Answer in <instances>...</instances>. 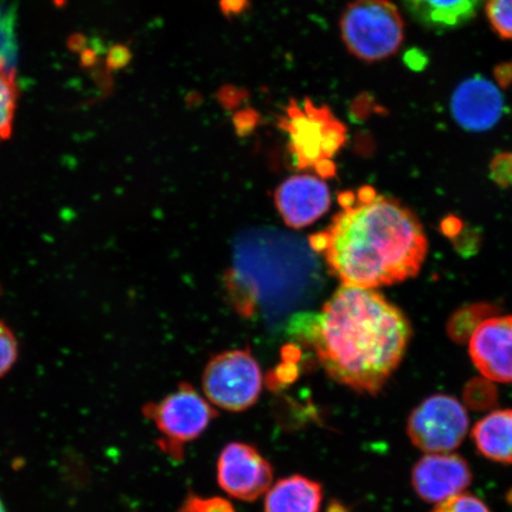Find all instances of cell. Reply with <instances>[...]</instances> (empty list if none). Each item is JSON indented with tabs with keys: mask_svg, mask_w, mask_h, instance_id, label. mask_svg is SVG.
<instances>
[{
	"mask_svg": "<svg viewBox=\"0 0 512 512\" xmlns=\"http://www.w3.org/2000/svg\"><path fill=\"white\" fill-rule=\"evenodd\" d=\"M343 210L311 240L344 286L370 288L402 283L424 265L428 242L418 216L370 188L341 197Z\"/></svg>",
	"mask_w": 512,
	"mask_h": 512,
	"instance_id": "1",
	"label": "cell"
},
{
	"mask_svg": "<svg viewBox=\"0 0 512 512\" xmlns=\"http://www.w3.org/2000/svg\"><path fill=\"white\" fill-rule=\"evenodd\" d=\"M313 349L331 380L375 395L399 368L412 336L411 323L381 293L342 286L310 325Z\"/></svg>",
	"mask_w": 512,
	"mask_h": 512,
	"instance_id": "2",
	"label": "cell"
},
{
	"mask_svg": "<svg viewBox=\"0 0 512 512\" xmlns=\"http://www.w3.org/2000/svg\"><path fill=\"white\" fill-rule=\"evenodd\" d=\"M228 288L245 315L283 319L318 296L322 277L313 248L277 229L240 235L233 253Z\"/></svg>",
	"mask_w": 512,
	"mask_h": 512,
	"instance_id": "3",
	"label": "cell"
},
{
	"mask_svg": "<svg viewBox=\"0 0 512 512\" xmlns=\"http://www.w3.org/2000/svg\"><path fill=\"white\" fill-rule=\"evenodd\" d=\"M339 27L349 53L366 62L393 56L405 38V23L390 0H354L345 8Z\"/></svg>",
	"mask_w": 512,
	"mask_h": 512,
	"instance_id": "4",
	"label": "cell"
},
{
	"mask_svg": "<svg viewBox=\"0 0 512 512\" xmlns=\"http://www.w3.org/2000/svg\"><path fill=\"white\" fill-rule=\"evenodd\" d=\"M146 419L155 424L160 438L157 445L176 462H182L185 446L201 437L217 412L206 396L189 383H181L174 392L143 408Z\"/></svg>",
	"mask_w": 512,
	"mask_h": 512,
	"instance_id": "5",
	"label": "cell"
},
{
	"mask_svg": "<svg viewBox=\"0 0 512 512\" xmlns=\"http://www.w3.org/2000/svg\"><path fill=\"white\" fill-rule=\"evenodd\" d=\"M204 396L214 407L241 413L253 407L262 390V374L252 352L230 350L211 358L202 376Z\"/></svg>",
	"mask_w": 512,
	"mask_h": 512,
	"instance_id": "6",
	"label": "cell"
},
{
	"mask_svg": "<svg viewBox=\"0 0 512 512\" xmlns=\"http://www.w3.org/2000/svg\"><path fill=\"white\" fill-rule=\"evenodd\" d=\"M279 126L290 133L291 149L300 165L320 164L338 152L347 140V128L328 106L305 99L304 107L291 100Z\"/></svg>",
	"mask_w": 512,
	"mask_h": 512,
	"instance_id": "7",
	"label": "cell"
},
{
	"mask_svg": "<svg viewBox=\"0 0 512 512\" xmlns=\"http://www.w3.org/2000/svg\"><path fill=\"white\" fill-rule=\"evenodd\" d=\"M465 407L450 395L430 396L409 415L407 433L412 444L427 454L450 453L469 432Z\"/></svg>",
	"mask_w": 512,
	"mask_h": 512,
	"instance_id": "8",
	"label": "cell"
},
{
	"mask_svg": "<svg viewBox=\"0 0 512 512\" xmlns=\"http://www.w3.org/2000/svg\"><path fill=\"white\" fill-rule=\"evenodd\" d=\"M273 467L252 445L230 443L217 460V482L230 497L254 502L273 485Z\"/></svg>",
	"mask_w": 512,
	"mask_h": 512,
	"instance_id": "9",
	"label": "cell"
},
{
	"mask_svg": "<svg viewBox=\"0 0 512 512\" xmlns=\"http://www.w3.org/2000/svg\"><path fill=\"white\" fill-rule=\"evenodd\" d=\"M472 482L469 463L458 454L433 453L412 470V485L422 501L438 504L463 494Z\"/></svg>",
	"mask_w": 512,
	"mask_h": 512,
	"instance_id": "10",
	"label": "cell"
},
{
	"mask_svg": "<svg viewBox=\"0 0 512 512\" xmlns=\"http://www.w3.org/2000/svg\"><path fill=\"white\" fill-rule=\"evenodd\" d=\"M470 356L486 379L512 383V316L484 320L470 338Z\"/></svg>",
	"mask_w": 512,
	"mask_h": 512,
	"instance_id": "11",
	"label": "cell"
},
{
	"mask_svg": "<svg viewBox=\"0 0 512 512\" xmlns=\"http://www.w3.org/2000/svg\"><path fill=\"white\" fill-rule=\"evenodd\" d=\"M275 206L288 227L310 226L329 210L331 196L328 185L311 175L286 179L275 191Z\"/></svg>",
	"mask_w": 512,
	"mask_h": 512,
	"instance_id": "12",
	"label": "cell"
},
{
	"mask_svg": "<svg viewBox=\"0 0 512 512\" xmlns=\"http://www.w3.org/2000/svg\"><path fill=\"white\" fill-rule=\"evenodd\" d=\"M457 123L471 132L488 131L501 120L504 100L498 88L482 76L467 79L459 85L451 100Z\"/></svg>",
	"mask_w": 512,
	"mask_h": 512,
	"instance_id": "13",
	"label": "cell"
},
{
	"mask_svg": "<svg viewBox=\"0 0 512 512\" xmlns=\"http://www.w3.org/2000/svg\"><path fill=\"white\" fill-rule=\"evenodd\" d=\"M324 499L316 480L294 475L274 483L267 491L264 512H320Z\"/></svg>",
	"mask_w": 512,
	"mask_h": 512,
	"instance_id": "14",
	"label": "cell"
},
{
	"mask_svg": "<svg viewBox=\"0 0 512 512\" xmlns=\"http://www.w3.org/2000/svg\"><path fill=\"white\" fill-rule=\"evenodd\" d=\"M483 0H402L416 22L433 30L460 27L475 17Z\"/></svg>",
	"mask_w": 512,
	"mask_h": 512,
	"instance_id": "15",
	"label": "cell"
},
{
	"mask_svg": "<svg viewBox=\"0 0 512 512\" xmlns=\"http://www.w3.org/2000/svg\"><path fill=\"white\" fill-rule=\"evenodd\" d=\"M472 438L482 456L501 464H512V409H499L479 420Z\"/></svg>",
	"mask_w": 512,
	"mask_h": 512,
	"instance_id": "16",
	"label": "cell"
},
{
	"mask_svg": "<svg viewBox=\"0 0 512 512\" xmlns=\"http://www.w3.org/2000/svg\"><path fill=\"white\" fill-rule=\"evenodd\" d=\"M18 101L15 70L0 57V143L8 140L14 127Z\"/></svg>",
	"mask_w": 512,
	"mask_h": 512,
	"instance_id": "17",
	"label": "cell"
},
{
	"mask_svg": "<svg viewBox=\"0 0 512 512\" xmlns=\"http://www.w3.org/2000/svg\"><path fill=\"white\" fill-rule=\"evenodd\" d=\"M492 311H494V307L489 305L466 307L457 312L450 320L447 326L448 334L458 342L466 341L467 338H471L473 332L484 320L490 318Z\"/></svg>",
	"mask_w": 512,
	"mask_h": 512,
	"instance_id": "18",
	"label": "cell"
},
{
	"mask_svg": "<svg viewBox=\"0 0 512 512\" xmlns=\"http://www.w3.org/2000/svg\"><path fill=\"white\" fill-rule=\"evenodd\" d=\"M486 16L499 37L512 40V0H488Z\"/></svg>",
	"mask_w": 512,
	"mask_h": 512,
	"instance_id": "19",
	"label": "cell"
},
{
	"mask_svg": "<svg viewBox=\"0 0 512 512\" xmlns=\"http://www.w3.org/2000/svg\"><path fill=\"white\" fill-rule=\"evenodd\" d=\"M18 352V341L14 331L0 320V379L14 368Z\"/></svg>",
	"mask_w": 512,
	"mask_h": 512,
	"instance_id": "20",
	"label": "cell"
},
{
	"mask_svg": "<svg viewBox=\"0 0 512 512\" xmlns=\"http://www.w3.org/2000/svg\"><path fill=\"white\" fill-rule=\"evenodd\" d=\"M177 512H236L233 504L221 497L204 498L189 494Z\"/></svg>",
	"mask_w": 512,
	"mask_h": 512,
	"instance_id": "21",
	"label": "cell"
},
{
	"mask_svg": "<svg viewBox=\"0 0 512 512\" xmlns=\"http://www.w3.org/2000/svg\"><path fill=\"white\" fill-rule=\"evenodd\" d=\"M432 512H490V510L482 499L463 492L438 503Z\"/></svg>",
	"mask_w": 512,
	"mask_h": 512,
	"instance_id": "22",
	"label": "cell"
},
{
	"mask_svg": "<svg viewBox=\"0 0 512 512\" xmlns=\"http://www.w3.org/2000/svg\"><path fill=\"white\" fill-rule=\"evenodd\" d=\"M11 12L0 4V57L10 62V56L15 53L14 28H12Z\"/></svg>",
	"mask_w": 512,
	"mask_h": 512,
	"instance_id": "23",
	"label": "cell"
},
{
	"mask_svg": "<svg viewBox=\"0 0 512 512\" xmlns=\"http://www.w3.org/2000/svg\"><path fill=\"white\" fill-rule=\"evenodd\" d=\"M248 98L246 89L236 86H223L217 92V100L219 104L226 110H235L245 102Z\"/></svg>",
	"mask_w": 512,
	"mask_h": 512,
	"instance_id": "24",
	"label": "cell"
},
{
	"mask_svg": "<svg viewBox=\"0 0 512 512\" xmlns=\"http://www.w3.org/2000/svg\"><path fill=\"white\" fill-rule=\"evenodd\" d=\"M491 172L499 184H512V153L498 155L491 164Z\"/></svg>",
	"mask_w": 512,
	"mask_h": 512,
	"instance_id": "25",
	"label": "cell"
},
{
	"mask_svg": "<svg viewBox=\"0 0 512 512\" xmlns=\"http://www.w3.org/2000/svg\"><path fill=\"white\" fill-rule=\"evenodd\" d=\"M260 115L254 110V108L248 107L235 113L233 121L236 127V131L239 134H247L255 128L259 123Z\"/></svg>",
	"mask_w": 512,
	"mask_h": 512,
	"instance_id": "26",
	"label": "cell"
},
{
	"mask_svg": "<svg viewBox=\"0 0 512 512\" xmlns=\"http://www.w3.org/2000/svg\"><path fill=\"white\" fill-rule=\"evenodd\" d=\"M249 8V0H220V9L227 18L240 16Z\"/></svg>",
	"mask_w": 512,
	"mask_h": 512,
	"instance_id": "27",
	"label": "cell"
},
{
	"mask_svg": "<svg viewBox=\"0 0 512 512\" xmlns=\"http://www.w3.org/2000/svg\"><path fill=\"white\" fill-rule=\"evenodd\" d=\"M405 62L407 67L413 70L424 69L427 63L426 55L422 54L420 50H409L405 55Z\"/></svg>",
	"mask_w": 512,
	"mask_h": 512,
	"instance_id": "28",
	"label": "cell"
},
{
	"mask_svg": "<svg viewBox=\"0 0 512 512\" xmlns=\"http://www.w3.org/2000/svg\"><path fill=\"white\" fill-rule=\"evenodd\" d=\"M130 53L126 48L120 47L113 50L111 60L113 61L114 67H124L125 64L130 61Z\"/></svg>",
	"mask_w": 512,
	"mask_h": 512,
	"instance_id": "29",
	"label": "cell"
},
{
	"mask_svg": "<svg viewBox=\"0 0 512 512\" xmlns=\"http://www.w3.org/2000/svg\"><path fill=\"white\" fill-rule=\"evenodd\" d=\"M443 229L446 235L457 234L460 230V221L458 219H447L443 223Z\"/></svg>",
	"mask_w": 512,
	"mask_h": 512,
	"instance_id": "30",
	"label": "cell"
},
{
	"mask_svg": "<svg viewBox=\"0 0 512 512\" xmlns=\"http://www.w3.org/2000/svg\"><path fill=\"white\" fill-rule=\"evenodd\" d=\"M0 512H6L2 499H0Z\"/></svg>",
	"mask_w": 512,
	"mask_h": 512,
	"instance_id": "31",
	"label": "cell"
}]
</instances>
